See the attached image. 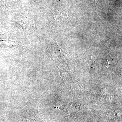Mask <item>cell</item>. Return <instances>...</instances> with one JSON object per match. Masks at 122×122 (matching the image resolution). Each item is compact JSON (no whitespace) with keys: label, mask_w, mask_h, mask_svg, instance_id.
I'll list each match as a JSON object with an SVG mask.
<instances>
[{"label":"cell","mask_w":122,"mask_h":122,"mask_svg":"<svg viewBox=\"0 0 122 122\" xmlns=\"http://www.w3.org/2000/svg\"><path fill=\"white\" fill-rule=\"evenodd\" d=\"M30 119H29V120H28V121H24L23 120V119H22V118H21L20 119V120L18 121V122H30L29 120Z\"/></svg>","instance_id":"2"},{"label":"cell","mask_w":122,"mask_h":122,"mask_svg":"<svg viewBox=\"0 0 122 122\" xmlns=\"http://www.w3.org/2000/svg\"><path fill=\"white\" fill-rule=\"evenodd\" d=\"M15 23H16V24H18V25H20V26H21V27H22V29H23V31H24V33H25V28H24V24H23V23H24V22H23V21H17V22H16V21H15Z\"/></svg>","instance_id":"1"}]
</instances>
